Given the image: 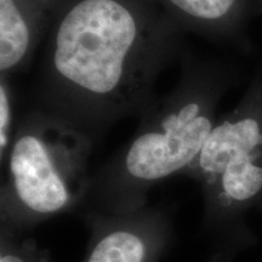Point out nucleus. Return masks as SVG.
I'll list each match as a JSON object with an SVG mask.
<instances>
[{
  "label": "nucleus",
  "mask_w": 262,
  "mask_h": 262,
  "mask_svg": "<svg viewBox=\"0 0 262 262\" xmlns=\"http://www.w3.org/2000/svg\"><path fill=\"white\" fill-rule=\"evenodd\" d=\"M189 172L214 217L262 205V66L238 107L215 124Z\"/></svg>",
  "instance_id": "obj_3"
},
{
  "label": "nucleus",
  "mask_w": 262,
  "mask_h": 262,
  "mask_svg": "<svg viewBox=\"0 0 262 262\" xmlns=\"http://www.w3.org/2000/svg\"><path fill=\"white\" fill-rule=\"evenodd\" d=\"M168 238V225L157 215L113 219L100 225L85 262H156Z\"/></svg>",
  "instance_id": "obj_5"
},
{
  "label": "nucleus",
  "mask_w": 262,
  "mask_h": 262,
  "mask_svg": "<svg viewBox=\"0 0 262 262\" xmlns=\"http://www.w3.org/2000/svg\"><path fill=\"white\" fill-rule=\"evenodd\" d=\"M89 153V141L73 127L50 119L27 124L8 155L3 227L15 231L73 208L86 191Z\"/></svg>",
  "instance_id": "obj_2"
},
{
  "label": "nucleus",
  "mask_w": 262,
  "mask_h": 262,
  "mask_svg": "<svg viewBox=\"0 0 262 262\" xmlns=\"http://www.w3.org/2000/svg\"><path fill=\"white\" fill-rule=\"evenodd\" d=\"M64 0H0V71L22 66Z\"/></svg>",
  "instance_id": "obj_6"
},
{
  "label": "nucleus",
  "mask_w": 262,
  "mask_h": 262,
  "mask_svg": "<svg viewBox=\"0 0 262 262\" xmlns=\"http://www.w3.org/2000/svg\"><path fill=\"white\" fill-rule=\"evenodd\" d=\"M171 16L248 48L245 28L262 16V0H152Z\"/></svg>",
  "instance_id": "obj_7"
},
{
  "label": "nucleus",
  "mask_w": 262,
  "mask_h": 262,
  "mask_svg": "<svg viewBox=\"0 0 262 262\" xmlns=\"http://www.w3.org/2000/svg\"><path fill=\"white\" fill-rule=\"evenodd\" d=\"M233 73L216 68L204 85L166 108L133 141L124 170L137 182H155L193 168L215 126L219 97L233 83Z\"/></svg>",
  "instance_id": "obj_4"
},
{
  "label": "nucleus",
  "mask_w": 262,
  "mask_h": 262,
  "mask_svg": "<svg viewBox=\"0 0 262 262\" xmlns=\"http://www.w3.org/2000/svg\"><path fill=\"white\" fill-rule=\"evenodd\" d=\"M152 0H64L55 18L51 62L81 96L125 103L150 77Z\"/></svg>",
  "instance_id": "obj_1"
},
{
  "label": "nucleus",
  "mask_w": 262,
  "mask_h": 262,
  "mask_svg": "<svg viewBox=\"0 0 262 262\" xmlns=\"http://www.w3.org/2000/svg\"><path fill=\"white\" fill-rule=\"evenodd\" d=\"M4 80L0 86V152L2 160L8 156L12 145V103Z\"/></svg>",
  "instance_id": "obj_8"
}]
</instances>
